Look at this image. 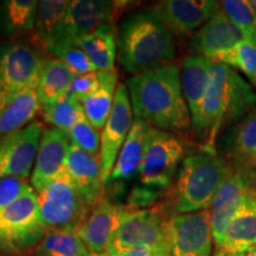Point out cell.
Wrapping results in <instances>:
<instances>
[{"mask_svg":"<svg viewBox=\"0 0 256 256\" xmlns=\"http://www.w3.org/2000/svg\"><path fill=\"white\" fill-rule=\"evenodd\" d=\"M133 114L151 127L170 133H185L191 115L180 82V69L171 63L127 80Z\"/></svg>","mask_w":256,"mask_h":256,"instance_id":"6da1fadb","label":"cell"},{"mask_svg":"<svg viewBox=\"0 0 256 256\" xmlns=\"http://www.w3.org/2000/svg\"><path fill=\"white\" fill-rule=\"evenodd\" d=\"M256 106V92L238 72L214 62L210 84L194 132L206 140V150L215 151L216 138L223 128L236 124Z\"/></svg>","mask_w":256,"mask_h":256,"instance_id":"7a4b0ae2","label":"cell"},{"mask_svg":"<svg viewBox=\"0 0 256 256\" xmlns=\"http://www.w3.org/2000/svg\"><path fill=\"white\" fill-rule=\"evenodd\" d=\"M176 57L174 36L152 11L126 17L118 34V58L133 76L171 64Z\"/></svg>","mask_w":256,"mask_h":256,"instance_id":"3957f363","label":"cell"},{"mask_svg":"<svg viewBox=\"0 0 256 256\" xmlns=\"http://www.w3.org/2000/svg\"><path fill=\"white\" fill-rule=\"evenodd\" d=\"M232 168L215 151L206 150L186 156L179 166L174 210L178 215L209 209L211 202Z\"/></svg>","mask_w":256,"mask_h":256,"instance_id":"277c9868","label":"cell"},{"mask_svg":"<svg viewBox=\"0 0 256 256\" xmlns=\"http://www.w3.org/2000/svg\"><path fill=\"white\" fill-rule=\"evenodd\" d=\"M48 232L40 216L37 194L30 186L0 212V249L23 254L38 247Z\"/></svg>","mask_w":256,"mask_h":256,"instance_id":"5b68a950","label":"cell"},{"mask_svg":"<svg viewBox=\"0 0 256 256\" xmlns=\"http://www.w3.org/2000/svg\"><path fill=\"white\" fill-rule=\"evenodd\" d=\"M37 197L42 220L48 232L60 229L78 232L92 211L66 171L44 190L38 192Z\"/></svg>","mask_w":256,"mask_h":256,"instance_id":"8992f818","label":"cell"},{"mask_svg":"<svg viewBox=\"0 0 256 256\" xmlns=\"http://www.w3.org/2000/svg\"><path fill=\"white\" fill-rule=\"evenodd\" d=\"M168 222L158 208L130 210L115 230L106 252L120 256L136 248L168 249Z\"/></svg>","mask_w":256,"mask_h":256,"instance_id":"52a82bcc","label":"cell"},{"mask_svg":"<svg viewBox=\"0 0 256 256\" xmlns=\"http://www.w3.org/2000/svg\"><path fill=\"white\" fill-rule=\"evenodd\" d=\"M124 2L110 0H72L60 30L46 50L54 56L57 51L76 46L86 34L102 25L113 24Z\"/></svg>","mask_w":256,"mask_h":256,"instance_id":"ba28073f","label":"cell"},{"mask_svg":"<svg viewBox=\"0 0 256 256\" xmlns=\"http://www.w3.org/2000/svg\"><path fill=\"white\" fill-rule=\"evenodd\" d=\"M184 154L185 145L177 134L151 127L139 174L140 182L151 188H168Z\"/></svg>","mask_w":256,"mask_h":256,"instance_id":"9c48e42d","label":"cell"},{"mask_svg":"<svg viewBox=\"0 0 256 256\" xmlns=\"http://www.w3.org/2000/svg\"><path fill=\"white\" fill-rule=\"evenodd\" d=\"M212 232L209 211L176 215L168 222L170 256H211Z\"/></svg>","mask_w":256,"mask_h":256,"instance_id":"30bf717a","label":"cell"},{"mask_svg":"<svg viewBox=\"0 0 256 256\" xmlns=\"http://www.w3.org/2000/svg\"><path fill=\"white\" fill-rule=\"evenodd\" d=\"M46 60L26 44L0 48V80L10 95L37 89Z\"/></svg>","mask_w":256,"mask_h":256,"instance_id":"8fae6325","label":"cell"},{"mask_svg":"<svg viewBox=\"0 0 256 256\" xmlns=\"http://www.w3.org/2000/svg\"><path fill=\"white\" fill-rule=\"evenodd\" d=\"M133 110L124 83L118 84L112 112L101 134V176L104 184L110 182L118 156L133 126Z\"/></svg>","mask_w":256,"mask_h":256,"instance_id":"7c38bea8","label":"cell"},{"mask_svg":"<svg viewBox=\"0 0 256 256\" xmlns=\"http://www.w3.org/2000/svg\"><path fill=\"white\" fill-rule=\"evenodd\" d=\"M254 172L255 170L232 168V172L223 182L211 202L208 211L210 216L211 232L217 249L222 246L224 234L242 200L252 190Z\"/></svg>","mask_w":256,"mask_h":256,"instance_id":"4fadbf2b","label":"cell"},{"mask_svg":"<svg viewBox=\"0 0 256 256\" xmlns=\"http://www.w3.org/2000/svg\"><path fill=\"white\" fill-rule=\"evenodd\" d=\"M43 130L42 124L34 121L0 142V180L28 177Z\"/></svg>","mask_w":256,"mask_h":256,"instance_id":"5bb4252c","label":"cell"},{"mask_svg":"<svg viewBox=\"0 0 256 256\" xmlns=\"http://www.w3.org/2000/svg\"><path fill=\"white\" fill-rule=\"evenodd\" d=\"M220 10V2L214 0H165L151 11L174 36L197 31Z\"/></svg>","mask_w":256,"mask_h":256,"instance_id":"9a60e30c","label":"cell"},{"mask_svg":"<svg viewBox=\"0 0 256 256\" xmlns=\"http://www.w3.org/2000/svg\"><path fill=\"white\" fill-rule=\"evenodd\" d=\"M70 145L66 133L56 128L43 130L31 176V185L37 194L64 174Z\"/></svg>","mask_w":256,"mask_h":256,"instance_id":"2e32d148","label":"cell"},{"mask_svg":"<svg viewBox=\"0 0 256 256\" xmlns=\"http://www.w3.org/2000/svg\"><path fill=\"white\" fill-rule=\"evenodd\" d=\"M241 36L235 25L220 8L217 14L192 34L190 50L194 56L214 60L216 56L241 44Z\"/></svg>","mask_w":256,"mask_h":256,"instance_id":"e0dca14e","label":"cell"},{"mask_svg":"<svg viewBox=\"0 0 256 256\" xmlns=\"http://www.w3.org/2000/svg\"><path fill=\"white\" fill-rule=\"evenodd\" d=\"M130 208L116 206L102 198L92 214L78 229V235L92 254H102L107 250L115 230L130 211Z\"/></svg>","mask_w":256,"mask_h":256,"instance_id":"ac0fdd59","label":"cell"},{"mask_svg":"<svg viewBox=\"0 0 256 256\" xmlns=\"http://www.w3.org/2000/svg\"><path fill=\"white\" fill-rule=\"evenodd\" d=\"M66 174L86 203L94 209L102 200V188L104 185L102 182L100 158L70 145Z\"/></svg>","mask_w":256,"mask_h":256,"instance_id":"d6986e66","label":"cell"},{"mask_svg":"<svg viewBox=\"0 0 256 256\" xmlns=\"http://www.w3.org/2000/svg\"><path fill=\"white\" fill-rule=\"evenodd\" d=\"M214 60L202 56L185 57L182 62V90L191 115V127L196 128L200 118L202 106L210 84Z\"/></svg>","mask_w":256,"mask_h":256,"instance_id":"ffe728a7","label":"cell"},{"mask_svg":"<svg viewBox=\"0 0 256 256\" xmlns=\"http://www.w3.org/2000/svg\"><path fill=\"white\" fill-rule=\"evenodd\" d=\"M256 244V200L252 194L243 198L236 210L223 243L217 252L230 255H243Z\"/></svg>","mask_w":256,"mask_h":256,"instance_id":"44dd1931","label":"cell"},{"mask_svg":"<svg viewBox=\"0 0 256 256\" xmlns=\"http://www.w3.org/2000/svg\"><path fill=\"white\" fill-rule=\"evenodd\" d=\"M224 150L234 170L256 168V106L234 124Z\"/></svg>","mask_w":256,"mask_h":256,"instance_id":"7402d4cb","label":"cell"},{"mask_svg":"<svg viewBox=\"0 0 256 256\" xmlns=\"http://www.w3.org/2000/svg\"><path fill=\"white\" fill-rule=\"evenodd\" d=\"M150 128L151 126L145 121L134 119L130 132L118 156L110 180H128L140 174Z\"/></svg>","mask_w":256,"mask_h":256,"instance_id":"603a6c76","label":"cell"},{"mask_svg":"<svg viewBox=\"0 0 256 256\" xmlns=\"http://www.w3.org/2000/svg\"><path fill=\"white\" fill-rule=\"evenodd\" d=\"M78 46L94 64L96 72L115 70L118 34L113 24H106L78 40Z\"/></svg>","mask_w":256,"mask_h":256,"instance_id":"cb8c5ba5","label":"cell"},{"mask_svg":"<svg viewBox=\"0 0 256 256\" xmlns=\"http://www.w3.org/2000/svg\"><path fill=\"white\" fill-rule=\"evenodd\" d=\"M40 108L36 89L10 96L8 104L0 112V142L26 127Z\"/></svg>","mask_w":256,"mask_h":256,"instance_id":"d4e9b609","label":"cell"},{"mask_svg":"<svg viewBox=\"0 0 256 256\" xmlns=\"http://www.w3.org/2000/svg\"><path fill=\"white\" fill-rule=\"evenodd\" d=\"M100 87L94 94L82 102L86 119L96 130H104L114 104L115 92L118 88V72H98Z\"/></svg>","mask_w":256,"mask_h":256,"instance_id":"484cf974","label":"cell"},{"mask_svg":"<svg viewBox=\"0 0 256 256\" xmlns=\"http://www.w3.org/2000/svg\"><path fill=\"white\" fill-rule=\"evenodd\" d=\"M38 2L36 0H5L0 4V32L14 38L34 28Z\"/></svg>","mask_w":256,"mask_h":256,"instance_id":"4316f807","label":"cell"},{"mask_svg":"<svg viewBox=\"0 0 256 256\" xmlns=\"http://www.w3.org/2000/svg\"><path fill=\"white\" fill-rule=\"evenodd\" d=\"M75 75L62 60L52 58L46 62L37 86V96L42 106L54 104L66 96Z\"/></svg>","mask_w":256,"mask_h":256,"instance_id":"83f0119b","label":"cell"},{"mask_svg":"<svg viewBox=\"0 0 256 256\" xmlns=\"http://www.w3.org/2000/svg\"><path fill=\"white\" fill-rule=\"evenodd\" d=\"M78 230H49L40 243L34 256H90Z\"/></svg>","mask_w":256,"mask_h":256,"instance_id":"f1b7e54d","label":"cell"},{"mask_svg":"<svg viewBox=\"0 0 256 256\" xmlns=\"http://www.w3.org/2000/svg\"><path fill=\"white\" fill-rule=\"evenodd\" d=\"M70 0H42L38 2L37 17L34 23V34L38 40L48 46L51 40L55 37L60 30L66 11H68Z\"/></svg>","mask_w":256,"mask_h":256,"instance_id":"f546056e","label":"cell"},{"mask_svg":"<svg viewBox=\"0 0 256 256\" xmlns=\"http://www.w3.org/2000/svg\"><path fill=\"white\" fill-rule=\"evenodd\" d=\"M42 110L44 120L64 133H68L76 124L87 120L81 102L68 98L54 104L42 106Z\"/></svg>","mask_w":256,"mask_h":256,"instance_id":"4dcf8cb0","label":"cell"},{"mask_svg":"<svg viewBox=\"0 0 256 256\" xmlns=\"http://www.w3.org/2000/svg\"><path fill=\"white\" fill-rule=\"evenodd\" d=\"M220 8L235 25L243 40L256 48V11L247 0H224Z\"/></svg>","mask_w":256,"mask_h":256,"instance_id":"1f68e13d","label":"cell"},{"mask_svg":"<svg viewBox=\"0 0 256 256\" xmlns=\"http://www.w3.org/2000/svg\"><path fill=\"white\" fill-rule=\"evenodd\" d=\"M214 62H220L232 66L236 72H242L250 81V84L256 89V48L242 42L234 49L220 54Z\"/></svg>","mask_w":256,"mask_h":256,"instance_id":"d6a6232c","label":"cell"},{"mask_svg":"<svg viewBox=\"0 0 256 256\" xmlns=\"http://www.w3.org/2000/svg\"><path fill=\"white\" fill-rule=\"evenodd\" d=\"M66 134H68L72 145L89 153V154L100 158L101 136L98 134V130H96L88 120L76 124Z\"/></svg>","mask_w":256,"mask_h":256,"instance_id":"836d02e7","label":"cell"},{"mask_svg":"<svg viewBox=\"0 0 256 256\" xmlns=\"http://www.w3.org/2000/svg\"><path fill=\"white\" fill-rule=\"evenodd\" d=\"M54 57L62 60L66 66V68L75 76L96 72L94 64L92 63L88 56L78 46H72L68 48V49L57 51Z\"/></svg>","mask_w":256,"mask_h":256,"instance_id":"e575fe53","label":"cell"},{"mask_svg":"<svg viewBox=\"0 0 256 256\" xmlns=\"http://www.w3.org/2000/svg\"><path fill=\"white\" fill-rule=\"evenodd\" d=\"M98 87H100L98 72L75 76L66 98H72V100H76L82 104L86 98L94 94Z\"/></svg>","mask_w":256,"mask_h":256,"instance_id":"d590c367","label":"cell"},{"mask_svg":"<svg viewBox=\"0 0 256 256\" xmlns=\"http://www.w3.org/2000/svg\"><path fill=\"white\" fill-rule=\"evenodd\" d=\"M30 185L23 178H6L0 180V212L22 197Z\"/></svg>","mask_w":256,"mask_h":256,"instance_id":"8d00e7d4","label":"cell"},{"mask_svg":"<svg viewBox=\"0 0 256 256\" xmlns=\"http://www.w3.org/2000/svg\"><path fill=\"white\" fill-rule=\"evenodd\" d=\"M156 191L154 188L142 186V188H136L130 192V198H128V204H130V210H142V208L151 206L154 203L156 198Z\"/></svg>","mask_w":256,"mask_h":256,"instance_id":"74e56055","label":"cell"},{"mask_svg":"<svg viewBox=\"0 0 256 256\" xmlns=\"http://www.w3.org/2000/svg\"><path fill=\"white\" fill-rule=\"evenodd\" d=\"M120 256H170L168 249H156V248H136L128 250Z\"/></svg>","mask_w":256,"mask_h":256,"instance_id":"f35d334b","label":"cell"},{"mask_svg":"<svg viewBox=\"0 0 256 256\" xmlns=\"http://www.w3.org/2000/svg\"><path fill=\"white\" fill-rule=\"evenodd\" d=\"M10 96H11V95H10L8 92L6 90L4 84H2V80H0V112L2 110V108L5 107V104H8Z\"/></svg>","mask_w":256,"mask_h":256,"instance_id":"ab89813d","label":"cell"},{"mask_svg":"<svg viewBox=\"0 0 256 256\" xmlns=\"http://www.w3.org/2000/svg\"><path fill=\"white\" fill-rule=\"evenodd\" d=\"M242 256H256V244L252 246V247L249 249L248 252H246Z\"/></svg>","mask_w":256,"mask_h":256,"instance_id":"60d3db41","label":"cell"},{"mask_svg":"<svg viewBox=\"0 0 256 256\" xmlns=\"http://www.w3.org/2000/svg\"><path fill=\"white\" fill-rule=\"evenodd\" d=\"M252 197H254L255 200H256V168H255V172H254V183H252Z\"/></svg>","mask_w":256,"mask_h":256,"instance_id":"b9f144b4","label":"cell"},{"mask_svg":"<svg viewBox=\"0 0 256 256\" xmlns=\"http://www.w3.org/2000/svg\"><path fill=\"white\" fill-rule=\"evenodd\" d=\"M214 256H242V255H230V254H224V252H217L215 255Z\"/></svg>","mask_w":256,"mask_h":256,"instance_id":"7bdbcfd3","label":"cell"},{"mask_svg":"<svg viewBox=\"0 0 256 256\" xmlns=\"http://www.w3.org/2000/svg\"><path fill=\"white\" fill-rule=\"evenodd\" d=\"M90 256H110L107 252H102V254H92Z\"/></svg>","mask_w":256,"mask_h":256,"instance_id":"ee69618b","label":"cell"},{"mask_svg":"<svg viewBox=\"0 0 256 256\" xmlns=\"http://www.w3.org/2000/svg\"><path fill=\"white\" fill-rule=\"evenodd\" d=\"M250 4L252 8H254V10L256 11V0H250Z\"/></svg>","mask_w":256,"mask_h":256,"instance_id":"f6af8a7d","label":"cell"},{"mask_svg":"<svg viewBox=\"0 0 256 256\" xmlns=\"http://www.w3.org/2000/svg\"><path fill=\"white\" fill-rule=\"evenodd\" d=\"M0 256H2V254H0Z\"/></svg>","mask_w":256,"mask_h":256,"instance_id":"bcb514c9","label":"cell"}]
</instances>
